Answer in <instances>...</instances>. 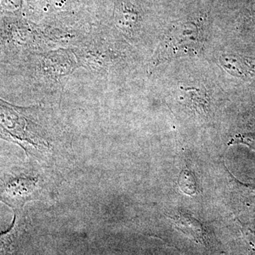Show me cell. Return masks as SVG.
Here are the masks:
<instances>
[{
  "label": "cell",
  "instance_id": "obj_1",
  "mask_svg": "<svg viewBox=\"0 0 255 255\" xmlns=\"http://www.w3.org/2000/svg\"><path fill=\"white\" fill-rule=\"evenodd\" d=\"M201 32L195 23H178L173 26L160 43L155 61L160 64L178 55L188 54L199 49Z\"/></svg>",
  "mask_w": 255,
  "mask_h": 255
},
{
  "label": "cell",
  "instance_id": "obj_2",
  "mask_svg": "<svg viewBox=\"0 0 255 255\" xmlns=\"http://www.w3.org/2000/svg\"><path fill=\"white\" fill-rule=\"evenodd\" d=\"M33 179L16 177L4 183L0 188V199L13 209H19L33 194Z\"/></svg>",
  "mask_w": 255,
  "mask_h": 255
},
{
  "label": "cell",
  "instance_id": "obj_3",
  "mask_svg": "<svg viewBox=\"0 0 255 255\" xmlns=\"http://www.w3.org/2000/svg\"><path fill=\"white\" fill-rule=\"evenodd\" d=\"M176 228L179 231L194 238L197 243H205V228L200 221L185 212H179L171 217Z\"/></svg>",
  "mask_w": 255,
  "mask_h": 255
},
{
  "label": "cell",
  "instance_id": "obj_4",
  "mask_svg": "<svg viewBox=\"0 0 255 255\" xmlns=\"http://www.w3.org/2000/svg\"><path fill=\"white\" fill-rule=\"evenodd\" d=\"M220 61L223 68L235 76L246 78L255 75V61L251 59L237 55H226L221 57Z\"/></svg>",
  "mask_w": 255,
  "mask_h": 255
},
{
  "label": "cell",
  "instance_id": "obj_5",
  "mask_svg": "<svg viewBox=\"0 0 255 255\" xmlns=\"http://www.w3.org/2000/svg\"><path fill=\"white\" fill-rule=\"evenodd\" d=\"M179 184L181 189L189 195L195 194L197 190L195 177L189 171H184L179 177Z\"/></svg>",
  "mask_w": 255,
  "mask_h": 255
},
{
  "label": "cell",
  "instance_id": "obj_6",
  "mask_svg": "<svg viewBox=\"0 0 255 255\" xmlns=\"http://www.w3.org/2000/svg\"><path fill=\"white\" fill-rule=\"evenodd\" d=\"M16 223H13L12 228L10 229L8 232L4 233V234L0 236V255H4L6 251L9 249L11 241H12L13 236L16 233Z\"/></svg>",
  "mask_w": 255,
  "mask_h": 255
},
{
  "label": "cell",
  "instance_id": "obj_7",
  "mask_svg": "<svg viewBox=\"0 0 255 255\" xmlns=\"http://www.w3.org/2000/svg\"><path fill=\"white\" fill-rule=\"evenodd\" d=\"M231 143L246 144V145H249L250 147L255 150V135H253V134H244V135H236L231 140Z\"/></svg>",
  "mask_w": 255,
  "mask_h": 255
}]
</instances>
